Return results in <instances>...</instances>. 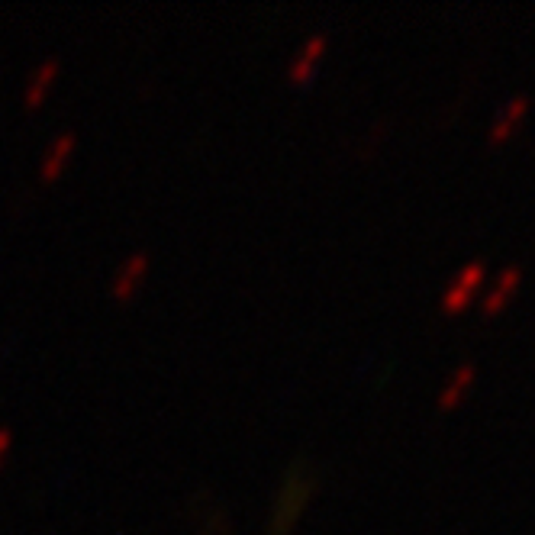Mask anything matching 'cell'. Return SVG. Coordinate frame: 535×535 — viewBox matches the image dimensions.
<instances>
[{
  "label": "cell",
  "mask_w": 535,
  "mask_h": 535,
  "mask_svg": "<svg viewBox=\"0 0 535 535\" xmlns=\"http://www.w3.org/2000/svg\"><path fill=\"white\" fill-rule=\"evenodd\" d=\"M146 275H148V255H133V258H126V265H123L120 271H116V278H113V297H120V300L133 297Z\"/></svg>",
  "instance_id": "7"
},
{
  "label": "cell",
  "mask_w": 535,
  "mask_h": 535,
  "mask_svg": "<svg viewBox=\"0 0 535 535\" xmlns=\"http://www.w3.org/2000/svg\"><path fill=\"white\" fill-rule=\"evenodd\" d=\"M526 113H529V97H526V94H520V97H513L510 104H503V110L497 113V120H493L487 142H490V146H503V142H507L510 136L520 129V123L526 120Z\"/></svg>",
  "instance_id": "3"
},
{
  "label": "cell",
  "mask_w": 535,
  "mask_h": 535,
  "mask_svg": "<svg viewBox=\"0 0 535 535\" xmlns=\"http://www.w3.org/2000/svg\"><path fill=\"white\" fill-rule=\"evenodd\" d=\"M326 45H329V39L319 33V35H313L310 43L303 45L300 52H297V58L290 62V68H288V78L294 81V85H307V81L313 78V71H317V65L323 62V56H326Z\"/></svg>",
  "instance_id": "4"
},
{
  "label": "cell",
  "mask_w": 535,
  "mask_h": 535,
  "mask_svg": "<svg viewBox=\"0 0 535 535\" xmlns=\"http://www.w3.org/2000/svg\"><path fill=\"white\" fill-rule=\"evenodd\" d=\"M10 445H14V432L0 429V465H4V458L10 455Z\"/></svg>",
  "instance_id": "9"
},
{
  "label": "cell",
  "mask_w": 535,
  "mask_h": 535,
  "mask_svg": "<svg viewBox=\"0 0 535 535\" xmlns=\"http://www.w3.org/2000/svg\"><path fill=\"white\" fill-rule=\"evenodd\" d=\"M487 281V268L484 261H468L461 271L449 281L442 294V313L445 317H458V313H465L474 300H478L480 288Z\"/></svg>",
  "instance_id": "1"
},
{
  "label": "cell",
  "mask_w": 535,
  "mask_h": 535,
  "mask_svg": "<svg viewBox=\"0 0 535 535\" xmlns=\"http://www.w3.org/2000/svg\"><path fill=\"white\" fill-rule=\"evenodd\" d=\"M75 133H62L56 142L49 146V152L43 156V162H39V175H43V181H56L58 175L65 171V165L71 162V152H75Z\"/></svg>",
  "instance_id": "6"
},
{
  "label": "cell",
  "mask_w": 535,
  "mask_h": 535,
  "mask_svg": "<svg viewBox=\"0 0 535 535\" xmlns=\"http://www.w3.org/2000/svg\"><path fill=\"white\" fill-rule=\"evenodd\" d=\"M474 378H478V368L465 361V365L458 368V371L449 378V384L442 388V394H439V409H445V413H449V409L461 407V400L468 397V390L474 388Z\"/></svg>",
  "instance_id": "5"
},
{
  "label": "cell",
  "mask_w": 535,
  "mask_h": 535,
  "mask_svg": "<svg viewBox=\"0 0 535 535\" xmlns=\"http://www.w3.org/2000/svg\"><path fill=\"white\" fill-rule=\"evenodd\" d=\"M58 78V58H49V62H43L39 68L33 71V78H29L26 85V106L29 110H35V106L43 104L45 94H49V87L56 85Z\"/></svg>",
  "instance_id": "8"
},
{
  "label": "cell",
  "mask_w": 535,
  "mask_h": 535,
  "mask_svg": "<svg viewBox=\"0 0 535 535\" xmlns=\"http://www.w3.org/2000/svg\"><path fill=\"white\" fill-rule=\"evenodd\" d=\"M520 284H522V268H520V265H510L507 271H503V275L497 278V284L490 288V294L484 297V317H487V319L500 317V313L510 307V300L516 297Z\"/></svg>",
  "instance_id": "2"
}]
</instances>
